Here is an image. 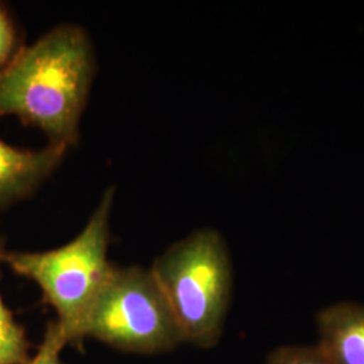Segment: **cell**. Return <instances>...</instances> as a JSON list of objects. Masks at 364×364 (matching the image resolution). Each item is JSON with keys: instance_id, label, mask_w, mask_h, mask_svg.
I'll list each match as a JSON object with an SVG mask.
<instances>
[{"instance_id": "obj_10", "label": "cell", "mask_w": 364, "mask_h": 364, "mask_svg": "<svg viewBox=\"0 0 364 364\" xmlns=\"http://www.w3.org/2000/svg\"><path fill=\"white\" fill-rule=\"evenodd\" d=\"M18 50V36L13 19L0 6V69L11 61Z\"/></svg>"}, {"instance_id": "obj_4", "label": "cell", "mask_w": 364, "mask_h": 364, "mask_svg": "<svg viewBox=\"0 0 364 364\" xmlns=\"http://www.w3.org/2000/svg\"><path fill=\"white\" fill-rule=\"evenodd\" d=\"M82 338L139 355L173 351L185 343L151 269L141 266H115L85 318Z\"/></svg>"}, {"instance_id": "obj_9", "label": "cell", "mask_w": 364, "mask_h": 364, "mask_svg": "<svg viewBox=\"0 0 364 364\" xmlns=\"http://www.w3.org/2000/svg\"><path fill=\"white\" fill-rule=\"evenodd\" d=\"M266 364H328L316 346H284L270 352Z\"/></svg>"}, {"instance_id": "obj_3", "label": "cell", "mask_w": 364, "mask_h": 364, "mask_svg": "<svg viewBox=\"0 0 364 364\" xmlns=\"http://www.w3.org/2000/svg\"><path fill=\"white\" fill-rule=\"evenodd\" d=\"M169 302L185 343L215 347L230 309L234 270L216 230L203 228L171 245L150 267Z\"/></svg>"}, {"instance_id": "obj_2", "label": "cell", "mask_w": 364, "mask_h": 364, "mask_svg": "<svg viewBox=\"0 0 364 364\" xmlns=\"http://www.w3.org/2000/svg\"><path fill=\"white\" fill-rule=\"evenodd\" d=\"M115 191H105L82 231L48 251H10L0 239V263L38 285L43 302L57 314L68 346L84 343L82 326L115 266L108 260L109 215Z\"/></svg>"}, {"instance_id": "obj_8", "label": "cell", "mask_w": 364, "mask_h": 364, "mask_svg": "<svg viewBox=\"0 0 364 364\" xmlns=\"http://www.w3.org/2000/svg\"><path fill=\"white\" fill-rule=\"evenodd\" d=\"M68 346L66 338L55 321H49L46 326L38 351L30 358L26 364H64L61 352Z\"/></svg>"}, {"instance_id": "obj_1", "label": "cell", "mask_w": 364, "mask_h": 364, "mask_svg": "<svg viewBox=\"0 0 364 364\" xmlns=\"http://www.w3.org/2000/svg\"><path fill=\"white\" fill-rule=\"evenodd\" d=\"M95 73L87 31L54 27L0 69V117H18L42 131L50 144L68 149L77 144Z\"/></svg>"}, {"instance_id": "obj_7", "label": "cell", "mask_w": 364, "mask_h": 364, "mask_svg": "<svg viewBox=\"0 0 364 364\" xmlns=\"http://www.w3.org/2000/svg\"><path fill=\"white\" fill-rule=\"evenodd\" d=\"M30 350L26 329L15 320L0 293V364H26Z\"/></svg>"}, {"instance_id": "obj_6", "label": "cell", "mask_w": 364, "mask_h": 364, "mask_svg": "<svg viewBox=\"0 0 364 364\" xmlns=\"http://www.w3.org/2000/svg\"><path fill=\"white\" fill-rule=\"evenodd\" d=\"M316 348L328 364H364V305L341 301L316 317Z\"/></svg>"}, {"instance_id": "obj_5", "label": "cell", "mask_w": 364, "mask_h": 364, "mask_svg": "<svg viewBox=\"0 0 364 364\" xmlns=\"http://www.w3.org/2000/svg\"><path fill=\"white\" fill-rule=\"evenodd\" d=\"M65 151L57 144L30 150L0 139V209L34 192L58 168Z\"/></svg>"}]
</instances>
